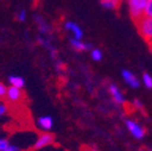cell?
Instances as JSON below:
<instances>
[{"instance_id": "ba28073f", "label": "cell", "mask_w": 152, "mask_h": 151, "mask_svg": "<svg viewBox=\"0 0 152 151\" xmlns=\"http://www.w3.org/2000/svg\"><path fill=\"white\" fill-rule=\"evenodd\" d=\"M64 29L66 32H69L71 34V36L75 37V39H83V32L77 23L71 22V21H66L64 23Z\"/></svg>"}, {"instance_id": "6da1fadb", "label": "cell", "mask_w": 152, "mask_h": 151, "mask_svg": "<svg viewBox=\"0 0 152 151\" xmlns=\"http://www.w3.org/2000/svg\"><path fill=\"white\" fill-rule=\"evenodd\" d=\"M135 22H137V27H138L140 35L147 43L152 41V17L144 15L141 18H139Z\"/></svg>"}, {"instance_id": "30bf717a", "label": "cell", "mask_w": 152, "mask_h": 151, "mask_svg": "<svg viewBox=\"0 0 152 151\" xmlns=\"http://www.w3.org/2000/svg\"><path fill=\"white\" fill-rule=\"evenodd\" d=\"M70 45L72 46V48H75L79 52H83V51H91L93 47L89 43H85L82 39H75V37H70Z\"/></svg>"}, {"instance_id": "cb8c5ba5", "label": "cell", "mask_w": 152, "mask_h": 151, "mask_svg": "<svg viewBox=\"0 0 152 151\" xmlns=\"http://www.w3.org/2000/svg\"><path fill=\"white\" fill-rule=\"evenodd\" d=\"M148 44H150V51H151V54H152V41H150Z\"/></svg>"}, {"instance_id": "9a60e30c", "label": "cell", "mask_w": 152, "mask_h": 151, "mask_svg": "<svg viewBox=\"0 0 152 151\" xmlns=\"http://www.w3.org/2000/svg\"><path fill=\"white\" fill-rule=\"evenodd\" d=\"M142 84L146 88L151 89L152 88V76L148 73H144L142 74Z\"/></svg>"}, {"instance_id": "7402d4cb", "label": "cell", "mask_w": 152, "mask_h": 151, "mask_svg": "<svg viewBox=\"0 0 152 151\" xmlns=\"http://www.w3.org/2000/svg\"><path fill=\"white\" fill-rule=\"evenodd\" d=\"M6 112H7V106L3 103H0V117H3Z\"/></svg>"}, {"instance_id": "9c48e42d", "label": "cell", "mask_w": 152, "mask_h": 151, "mask_svg": "<svg viewBox=\"0 0 152 151\" xmlns=\"http://www.w3.org/2000/svg\"><path fill=\"white\" fill-rule=\"evenodd\" d=\"M36 126L39 127L42 132H50L53 127V119L48 115H44L40 116L36 120Z\"/></svg>"}, {"instance_id": "e0dca14e", "label": "cell", "mask_w": 152, "mask_h": 151, "mask_svg": "<svg viewBox=\"0 0 152 151\" xmlns=\"http://www.w3.org/2000/svg\"><path fill=\"white\" fill-rule=\"evenodd\" d=\"M145 16L152 17V0H147L146 3V7H145Z\"/></svg>"}, {"instance_id": "2e32d148", "label": "cell", "mask_w": 152, "mask_h": 151, "mask_svg": "<svg viewBox=\"0 0 152 151\" xmlns=\"http://www.w3.org/2000/svg\"><path fill=\"white\" fill-rule=\"evenodd\" d=\"M16 18H17V21L18 22H24L27 20V11L24 9L20 10V11H17L16 13Z\"/></svg>"}, {"instance_id": "ffe728a7", "label": "cell", "mask_w": 152, "mask_h": 151, "mask_svg": "<svg viewBox=\"0 0 152 151\" xmlns=\"http://www.w3.org/2000/svg\"><path fill=\"white\" fill-rule=\"evenodd\" d=\"M133 106H134L137 110H142L144 109V104L139 99H134V100H133Z\"/></svg>"}, {"instance_id": "4fadbf2b", "label": "cell", "mask_w": 152, "mask_h": 151, "mask_svg": "<svg viewBox=\"0 0 152 151\" xmlns=\"http://www.w3.org/2000/svg\"><path fill=\"white\" fill-rule=\"evenodd\" d=\"M9 84H10V86L23 88L26 85V81L22 76H20V75H11V76H9Z\"/></svg>"}, {"instance_id": "44dd1931", "label": "cell", "mask_w": 152, "mask_h": 151, "mask_svg": "<svg viewBox=\"0 0 152 151\" xmlns=\"http://www.w3.org/2000/svg\"><path fill=\"white\" fill-rule=\"evenodd\" d=\"M4 151H20V147H18L17 145H15V144H9L7 146H6V149L4 150Z\"/></svg>"}, {"instance_id": "7a4b0ae2", "label": "cell", "mask_w": 152, "mask_h": 151, "mask_svg": "<svg viewBox=\"0 0 152 151\" xmlns=\"http://www.w3.org/2000/svg\"><path fill=\"white\" fill-rule=\"evenodd\" d=\"M146 3H147V0H127L129 13L134 21H138L139 18L144 16Z\"/></svg>"}, {"instance_id": "5bb4252c", "label": "cell", "mask_w": 152, "mask_h": 151, "mask_svg": "<svg viewBox=\"0 0 152 151\" xmlns=\"http://www.w3.org/2000/svg\"><path fill=\"white\" fill-rule=\"evenodd\" d=\"M91 58L94 62H100L103 59V52L99 48H92L91 50Z\"/></svg>"}, {"instance_id": "8fae6325", "label": "cell", "mask_w": 152, "mask_h": 151, "mask_svg": "<svg viewBox=\"0 0 152 151\" xmlns=\"http://www.w3.org/2000/svg\"><path fill=\"white\" fill-rule=\"evenodd\" d=\"M34 20L36 21L37 27H39V30H40L41 34L46 35V34H50L51 33V27L48 26L47 22H45V20H44V18L40 15H35L34 16Z\"/></svg>"}, {"instance_id": "52a82bcc", "label": "cell", "mask_w": 152, "mask_h": 151, "mask_svg": "<svg viewBox=\"0 0 152 151\" xmlns=\"http://www.w3.org/2000/svg\"><path fill=\"white\" fill-rule=\"evenodd\" d=\"M109 93H110V96L112 98V100L115 102L116 104L118 105H123L126 103V97H124V94L122 93V91L115 85V84H111L109 86Z\"/></svg>"}, {"instance_id": "3957f363", "label": "cell", "mask_w": 152, "mask_h": 151, "mask_svg": "<svg viewBox=\"0 0 152 151\" xmlns=\"http://www.w3.org/2000/svg\"><path fill=\"white\" fill-rule=\"evenodd\" d=\"M126 128L128 129L129 133L138 140L144 139V137L146 134V129L139 122H137L135 120H132V119H128L126 121Z\"/></svg>"}, {"instance_id": "5b68a950", "label": "cell", "mask_w": 152, "mask_h": 151, "mask_svg": "<svg viewBox=\"0 0 152 151\" xmlns=\"http://www.w3.org/2000/svg\"><path fill=\"white\" fill-rule=\"evenodd\" d=\"M6 99L7 102L12 104H17L23 99V91L22 88H18L15 86H9L7 92H6Z\"/></svg>"}, {"instance_id": "d6986e66", "label": "cell", "mask_w": 152, "mask_h": 151, "mask_svg": "<svg viewBox=\"0 0 152 151\" xmlns=\"http://www.w3.org/2000/svg\"><path fill=\"white\" fill-rule=\"evenodd\" d=\"M9 144H10V141H9L6 138L0 137V151H4Z\"/></svg>"}, {"instance_id": "ac0fdd59", "label": "cell", "mask_w": 152, "mask_h": 151, "mask_svg": "<svg viewBox=\"0 0 152 151\" xmlns=\"http://www.w3.org/2000/svg\"><path fill=\"white\" fill-rule=\"evenodd\" d=\"M6 92H7V87L5 84L0 82V99L6 98Z\"/></svg>"}, {"instance_id": "7c38bea8", "label": "cell", "mask_w": 152, "mask_h": 151, "mask_svg": "<svg viewBox=\"0 0 152 151\" xmlns=\"http://www.w3.org/2000/svg\"><path fill=\"white\" fill-rule=\"evenodd\" d=\"M123 0H100V4L106 10H117Z\"/></svg>"}, {"instance_id": "603a6c76", "label": "cell", "mask_w": 152, "mask_h": 151, "mask_svg": "<svg viewBox=\"0 0 152 151\" xmlns=\"http://www.w3.org/2000/svg\"><path fill=\"white\" fill-rule=\"evenodd\" d=\"M81 151H99L97 149H94V147H89V146H86V147H82Z\"/></svg>"}, {"instance_id": "277c9868", "label": "cell", "mask_w": 152, "mask_h": 151, "mask_svg": "<svg viewBox=\"0 0 152 151\" xmlns=\"http://www.w3.org/2000/svg\"><path fill=\"white\" fill-rule=\"evenodd\" d=\"M53 141H54V137H53L52 133H50V132H42V133L40 136H37V138L35 139L33 149L34 150L44 149V147L51 145Z\"/></svg>"}, {"instance_id": "8992f818", "label": "cell", "mask_w": 152, "mask_h": 151, "mask_svg": "<svg viewBox=\"0 0 152 151\" xmlns=\"http://www.w3.org/2000/svg\"><path fill=\"white\" fill-rule=\"evenodd\" d=\"M121 76L123 79V81L130 87V88H138L140 86V80L137 78L135 74H133V71L128 70V69H123L121 71Z\"/></svg>"}]
</instances>
